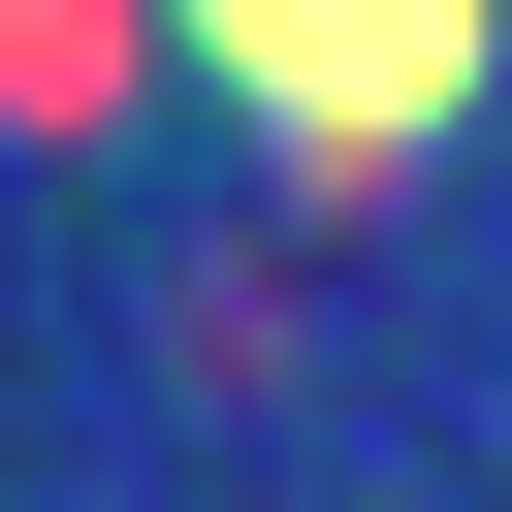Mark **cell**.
I'll return each mask as SVG.
<instances>
[{
  "label": "cell",
  "mask_w": 512,
  "mask_h": 512,
  "mask_svg": "<svg viewBox=\"0 0 512 512\" xmlns=\"http://www.w3.org/2000/svg\"><path fill=\"white\" fill-rule=\"evenodd\" d=\"M160 32H192L288 160H416V128L480 96V0H160Z\"/></svg>",
  "instance_id": "cell-1"
}]
</instances>
